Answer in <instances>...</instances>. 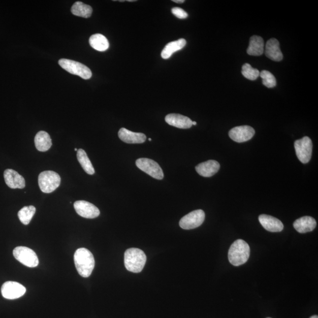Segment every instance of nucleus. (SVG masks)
Returning a JSON list of instances; mask_svg holds the SVG:
<instances>
[{
	"mask_svg": "<svg viewBox=\"0 0 318 318\" xmlns=\"http://www.w3.org/2000/svg\"><path fill=\"white\" fill-rule=\"evenodd\" d=\"M61 182V176L53 171H44L38 176L39 187L44 193H52L59 187Z\"/></svg>",
	"mask_w": 318,
	"mask_h": 318,
	"instance_id": "obj_4",
	"label": "nucleus"
},
{
	"mask_svg": "<svg viewBox=\"0 0 318 318\" xmlns=\"http://www.w3.org/2000/svg\"><path fill=\"white\" fill-rule=\"evenodd\" d=\"M149 142H151L152 139H149Z\"/></svg>",
	"mask_w": 318,
	"mask_h": 318,
	"instance_id": "obj_34",
	"label": "nucleus"
},
{
	"mask_svg": "<svg viewBox=\"0 0 318 318\" xmlns=\"http://www.w3.org/2000/svg\"><path fill=\"white\" fill-rule=\"evenodd\" d=\"M4 177L6 185L11 189H23L26 187L25 179L13 169L5 170Z\"/></svg>",
	"mask_w": 318,
	"mask_h": 318,
	"instance_id": "obj_13",
	"label": "nucleus"
},
{
	"mask_svg": "<svg viewBox=\"0 0 318 318\" xmlns=\"http://www.w3.org/2000/svg\"><path fill=\"white\" fill-rule=\"evenodd\" d=\"M242 73L247 79L254 80L259 76L260 72L257 69L252 67L250 64H246L242 66Z\"/></svg>",
	"mask_w": 318,
	"mask_h": 318,
	"instance_id": "obj_28",
	"label": "nucleus"
},
{
	"mask_svg": "<svg viewBox=\"0 0 318 318\" xmlns=\"http://www.w3.org/2000/svg\"><path fill=\"white\" fill-rule=\"evenodd\" d=\"M77 158L84 170L89 175H94L95 170L88 155L82 149H78Z\"/></svg>",
	"mask_w": 318,
	"mask_h": 318,
	"instance_id": "obj_25",
	"label": "nucleus"
},
{
	"mask_svg": "<svg viewBox=\"0 0 318 318\" xmlns=\"http://www.w3.org/2000/svg\"><path fill=\"white\" fill-rule=\"evenodd\" d=\"M186 44H187V41L184 38L170 42L165 46L163 51H162L161 58L163 59H169L173 53L182 50L186 46Z\"/></svg>",
	"mask_w": 318,
	"mask_h": 318,
	"instance_id": "obj_22",
	"label": "nucleus"
},
{
	"mask_svg": "<svg viewBox=\"0 0 318 318\" xmlns=\"http://www.w3.org/2000/svg\"><path fill=\"white\" fill-rule=\"evenodd\" d=\"M34 143L36 149L42 152L49 151L52 146L50 135L44 131L38 132L35 136Z\"/></svg>",
	"mask_w": 318,
	"mask_h": 318,
	"instance_id": "obj_20",
	"label": "nucleus"
},
{
	"mask_svg": "<svg viewBox=\"0 0 318 318\" xmlns=\"http://www.w3.org/2000/svg\"><path fill=\"white\" fill-rule=\"evenodd\" d=\"M26 292V287L16 282H6L1 287L2 295L7 299L19 298L25 295Z\"/></svg>",
	"mask_w": 318,
	"mask_h": 318,
	"instance_id": "obj_10",
	"label": "nucleus"
},
{
	"mask_svg": "<svg viewBox=\"0 0 318 318\" xmlns=\"http://www.w3.org/2000/svg\"></svg>",
	"mask_w": 318,
	"mask_h": 318,
	"instance_id": "obj_35",
	"label": "nucleus"
},
{
	"mask_svg": "<svg viewBox=\"0 0 318 318\" xmlns=\"http://www.w3.org/2000/svg\"><path fill=\"white\" fill-rule=\"evenodd\" d=\"M310 318H318L317 316H312Z\"/></svg>",
	"mask_w": 318,
	"mask_h": 318,
	"instance_id": "obj_32",
	"label": "nucleus"
},
{
	"mask_svg": "<svg viewBox=\"0 0 318 318\" xmlns=\"http://www.w3.org/2000/svg\"><path fill=\"white\" fill-rule=\"evenodd\" d=\"M89 43L92 48L99 52H104L109 47V43L107 39L100 34L92 35L90 37Z\"/></svg>",
	"mask_w": 318,
	"mask_h": 318,
	"instance_id": "obj_23",
	"label": "nucleus"
},
{
	"mask_svg": "<svg viewBox=\"0 0 318 318\" xmlns=\"http://www.w3.org/2000/svg\"><path fill=\"white\" fill-rule=\"evenodd\" d=\"M59 64L69 73L77 75L83 79H90L92 76L91 69L79 62L71 61L69 59H62L60 60Z\"/></svg>",
	"mask_w": 318,
	"mask_h": 318,
	"instance_id": "obj_5",
	"label": "nucleus"
},
{
	"mask_svg": "<svg viewBox=\"0 0 318 318\" xmlns=\"http://www.w3.org/2000/svg\"><path fill=\"white\" fill-rule=\"evenodd\" d=\"M119 137L123 142L128 144H140L145 142L146 136L145 134L135 133L125 128L120 129Z\"/></svg>",
	"mask_w": 318,
	"mask_h": 318,
	"instance_id": "obj_15",
	"label": "nucleus"
},
{
	"mask_svg": "<svg viewBox=\"0 0 318 318\" xmlns=\"http://www.w3.org/2000/svg\"><path fill=\"white\" fill-rule=\"evenodd\" d=\"M197 123L196 122H192V125H196Z\"/></svg>",
	"mask_w": 318,
	"mask_h": 318,
	"instance_id": "obj_31",
	"label": "nucleus"
},
{
	"mask_svg": "<svg viewBox=\"0 0 318 318\" xmlns=\"http://www.w3.org/2000/svg\"><path fill=\"white\" fill-rule=\"evenodd\" d=\"M259 223L266 230L271 232H280L284 229V224L280 220L272 216L261 215L259 217Z\"/></svg>",
	"mask_w": 318,
	"mask_h": 318,
	"instance_id": "obj_14",
	"label": "nucleus"
},
{
	"mask_svg": "<svg viewBox=\"0 0 318 318\" xmlns=\"http://www.w3.org/2000/svg\"><path fill=\"white\" fill-rule=\"evenodd\" d=\"M264 52V40L259 36L253 35L250 38V45L247 49L249 55L259 56Z\"/></svg>",
	"mask_w": 318,
	"mask_h": 318,
	"instance_id": "obj_21",
	"label": "nucleus"
},
{
	"mask_svg": "<svg viewBox=\"0 0 318 318\" xmlns=\"http://www.w3.org/2000/svg\"><path fill=\"white\" fill-rule=\"evenodd\" d=\"M254 133L253 127L250 126H241L231 129L229 135L230 139L235 142L243 143L251 140Z\"/></svg>",
	"mask_w": 318,
	"mask_h": 318,
	"instance_id": "obj_12",
	"label": "nucleus"
},
{
	"mask_svg": "<svg viewBox=\"0 0 318 318\" xmlns=\"http://www.w3.org/2000/svg\"><path fill=\"white\" fill-rule=\"evenodd\" d=\"M14 256L24 265L29 268H34L38 265L37 254L31 249L25 247H19L13 251Z\"/></svg>",
	"mask_w": 318,
	"mask_h": 318,
	"instance_id": "obj_6",
	"label": "nucleus"
},
{
	"mask_svg": "<svg viewBox=\"0 0 318 318\" xmlns=\"http://www.w3.org/2000/svg\"><path fill=\"white\" fill-rule=\"evenodd\" d=\"M146 255L139 249L130 248L125 252V265L128 271L140 273L146 262Z\"/></svg>",
	"mask_w": 318,
	"mask_h": 318,
	"instance_id": "obj_3",
	"label": "nucleus"
},
{
	"mask_svg": "<svg viewBox=\"0 0 318 318\" xmlns=\"http://www.w3.org/2000/svg\"><path fill=\"white\" fill-rule=\"evenodd\" d=\"M259 76L262 79L263 85L266 88H273L277 85V80L271 72L263 70L260 72Z\"/></svg>",
	"mask_w": 318,
	"mask_h": 318,
	"instance_id": "obj_27",
	"label": "nucleus"
},
{
	"mask_svg": "<svg viewBox=\"0 0 318 318\" xmlns=\"http://www.w3.org/2000/svg\"><path fill=\"white\" fill-rule=\"evenodd\" d=\"M205 219V212L202 210H196L183 217L180 221L179 225L185 230L193 229L200 226Z\"/></svg>",
	"mask_w": 318,
	"mask_h": 318,
	"instance_id": "obj_9",
	"label": "nucleus"
},
{
	"mask_svg": "<svg viewBox=\"0 0 318 318\" xmlns=\"http://www.w3.org/2000/svg\"><path fill=\"white\" fill-rule=\"evenodd\" d=\"M36 209L34 206H25L18 213V217L23 224L28 225L31 223L32 218L35 214Z\"/></svg>",
	"mask_w": 318,
	"mask_h": 318,
	"instance_id": "obj_26",
	"label": "nucleus"
},
{
	"mask_svg": "<svg viewBox=\"0 0 318 318\" xmlns=\"http://www.w3.org/2000/svg\"><path fill=\"white\" fill-rule=\"evenodd\" d=\"M167 124L179 128H190L192 127L191 120L179 114H169L165 118Z\"/></svg>",
	"mask_w": 318,
	"mask_h": 318,
	"instance_id": "obj_18",
	"label": "nucleus"
},
{
	"mask_svg": "<svg viewBox=\"0 0 318 318\" xmlns=\"http://www.w3.org/2000/svg\"><path fill=\"white\" fill-rule=\"evenodd\" d=\"M220 169V164L214 160H210L198 164L196 167V172L203 177L209 178L218 173Z\"/></svg>",
	"mask_w": 318,
	"mask_h": 318,
	"instance_id": "obj_16",
	"label": "nucleus"
},
{
	"mask_svg": "<svg viewBox=\"0 0 318 318\" xmlns=\"http://www.w3.org/2000/svg\"><path fill=\"white\" fill-rule=\"evenodd\" d=\"M172 13L180 19H187L188 14L185 10L179 7H174L172 9Z\"/></svg>",
	"mask_w": 318,
	"mask_h": 318,
	"instance_id": "obj_29",
	"label": "nucleus"
},
{
	"mask_svg": "<svg viewBox=\"0 0 318 318\" xmlns=\"http://www.w3.org/2000/svg\"><path fill=\"white\" fill-rule=\"evenodd\" d=\"M250 246L244 240L234 242L228 252V259L233 266H239L247 262L250 256Z\"/></svg>",
	"mask_w": 318,
	"mask_h": 318,
	"instance_id": "obj_2",
	"label": "nucleus"
},
{
	"mask_svg": "<svg viewBox=\"0 0 318 318\" xmlns=\"http://www.w3.org/2000/svg\"><path fill=\"white\" fill-rule=\"evenodd\" d=\"M75 266L78 273L83 278H88L95 268V260L91 252L86 248H79L74 254Z\"/></svg>",
	"mask_w": 318,
	"mask_h": 318,
	"instance_id": "obj_1",
	"label": "nucleus"
},
{
	"mask_svg": "<svg viewBox=\"0 0 318 318\" xmlns=\"http://www.w3.org/2000/svg\"><path fill=\"white\" fill-rule=\"evenodd\" d=\"M172 1L176 3H184L185 2L184 0H172Z\"/></svg>",
	"mask_w": 318,
	"mask_h": 318,
	"instance_id": "obj_30",
	"label": "nucleus"
},
{
	"mask_svg": "<svg viewBox=\"0 0 318 318\" xmlns=\"http://www.w3.org/2000/svg\"><path fill=\"white\" fill-rule=\"evenodd\" d=\"M296 155L302 163H308L310 161L313 152V142L310 137L305 136L297 140L294 143Z\"/></svg>",
	"mask_w": 318,
	"mask_h": 318,
	"instance_id": "obj_7",
	"label": "nucleus"
},
{
	"mask_svg": "<svg viewBox=\"0 0 318 318\" xmlns=\"http://www.w3.org/2000/svg\"><path fill=\"white\" fill-rule=\"evenodd\" d=\"M136 164L138 168L143 172L158 180L163 179L164 173L159 164L152 159L140 158L137 159Z\"/></svg>",
	"mask_w": 318,
	"mask_h": 318,
	"instance_id": "obj_8",
	"label": "nucleus"
},
{
	"mask_svg": "<svg viewBox=\"0 0 318 318\" xmlns=\"http://www.w3.org/2000/svg\"><path fill=\"white\" fill-rule=\"evenodd\" d=\"M77 214L85 218L94 219L100 215L99 209L91 203L85 200H78L74 203Z\"/></svg>",
	"mask_w": 318,
	"mask_h": 318,
	"instance_id": "obj_11",
	"label": "nucleus"
},
{
	"mask_svg": "<svg viewBox=\"0 0 318 318\" xmlns=\"http://www.w3.org/2000/svg\"><path fill=\"white\" fill-rule=\"evenodd\" d=\"M74 151H76V152H77L78 150H77V149L75 148V149H74Z\"/></svg>",
	"mask_w": 318,
	"mask_h": 318,
	"instance_id": "obj_33",
	"label": "nucleus"
},
{
	"mask_svg": "<svg viewBox=\"0 0 318 318\" xmlns=\"http://www.w3.org/2000/svg\"><path fill=\"white\" fill-rule=\"evenodd\" d=\"M71 11L75 16L88 19L92 16L93 9L91 6L82 2L77 1L72 6Z\"/></svg>",
	"mask_w": 318,
	"mask_h": 318,
	"instance_id": "obj_24",
	"label": "nucleus"
},
{
	"mask_svg": "<svg viewBox=\"0 0 318 318\" xmlns=\"http://www.w3.org/2000/svg\"><path fill=\"white\" fill-rule=\"evenodd\" d=\"M317 222L311 217H304L298 219L294 222L293 227L297 232L305 233L312 232L316 229Z\"/></svg>",
	"mask_w": 318,
	"mask_h": 318,
	"instance_id": "obj_19",
	"label": "nucleus"
},
{
	"mask_svg": "<svg viewBox=\"0 0 318 318\" xmlns=\"http://www.w3.org/2000/svg\"><path fill=\"white\" fill-rule=\"evenodd\" d=\"M265 53L267 58L273 61L280 62L283 59V55L280 49V43L276 38H271L267 41Z\"/></svg>",
	"mask_w": 318,
	"mask_h": 318,
	"instance_id": "obj_17",
	"label": "nucleus"
}]
</instances>
